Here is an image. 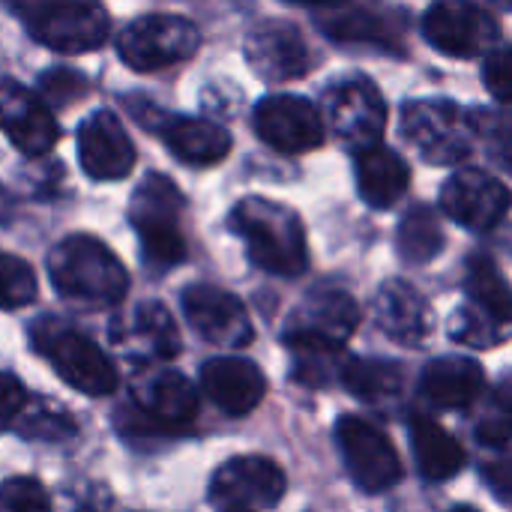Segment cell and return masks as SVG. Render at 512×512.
<instances>
[{
  "instance_id": "cell-1",
  "label": "cell",
  "mask_w": 512,
  "mask_h": 512,
  "mask_svg": "<svg viewBox=\"0 0 512 512\" xmlns=\"http://www.w3.org/2000/svg\"><path fill=\"white\" fill-rule=\"evenodd\" d=\"M231 231L246 243L249 261L264 273L294 279L309 267V246L300 216L270 198H243L231 216Z\"/></svg>"
},
{
  "instance_id": "cell-2",
  "label": "cell",
  "mask_w": 512,
  "mask_h": 512,
  "mask_svg": "<svg viewBox=\"0 0 512 512\" xmlns=\"http://www.w3.org/2000/svg\"><path fill=\"white\" fill-rule=\"evenodd\" d=\"M48 279L60 297L84 306H117L129 291L120 258L90 234H72L51 249Z\"/></svg>"
},
{
  "instance_id": "cell-3",
  "label": "cell",
  "mask_w": 512,
  "mask_h": 512,
  "mask_svg": "<svg viewBox=\"0 0 512 512\" xmlns=\"http://www.w3.org/2000/svg\"><path fill=\"white\" fill-rule=\"evenodd\" d=\"M30 342L36 354L54 366L57 378L81 396L102 399L117 390V369L105 357V351L60 318H39L30 327Z\"/></svg>"
},
{
  "instance_id": "cell-4",
  "label": "cell",
  "mask_w": 512,
  "mask_h": 512,
  "mask_svg": "<svg viewBox=\"0 0 512 512\" xmlns=\"http://www.w3.org/2000/svg\"><path fill=\"white\" fill-rule=\"evenodd\" d=\"M468 306L453 315L450 336L474 348H498L512 336V288L489 255H474L465 276Z\"/></svg>"
},
{
  "instance_id": "cell-5",
  "label": "cell",
  "mask_w": 512,
  "mask_h": 512,
  "mask_svg": "<svg viewBox=\"0 0 512 512\" xmlns=\"http://www.w3.org/2000/svg\"><path fill=\"white\" fill-rule=\"evenodd\" d=\"M183 195L165 174H147L132 195L129 222L141 240L144 264L168 270L186 261V240L180 231Z\"/></svg>"
},
{
  "instance_id": "cell-6",
  "label": "cell",
  "mask_w": 512,
  "mask_h": 512,
  "mask_svg": "<svg viewBox=\"0 0 512 512\" xmlns=\"http://www.w3.org/2000/svg\"><path fill=\"white\" fill-rule=\"evenodd\" d=\"M399 129H402V138L432 165L462 162L477 141L474 117L447 99L408 102L402 108Z\"/></svg>"
},
{
  "instance_id": "cell-7",
  "label": "cell",
  "mask_w": 512,
  "mask_h": 512,
  "mask_svg": "<svg viewBox=\"0 0 512 512\" xmlns=\"http://www.w3.org/2000/svg\"><path fill=\"white\" fill-rule=\"evenodd\" d=\"M21 18L36 42L66 54L96 51L108 39V12L99 0H30Z\"/></svg>"
},
{
  "instance_id": "cell-8",
  "label": "cell",
  "mask_w": 512,
  "mask_h": 512,
  "mask_svg": "<svg viewBox=\"0 0 512 512\" xmlns=\"http://www.w3.org/2000/svg\"><path fill=\"white\" fill-rule=\"evenodd\" d=\"M201 45L198 27L183 15H141L117 36L120 60L135 72H156L189 60Z\"/></svg>"
},
{
  "instance_id": "cell-9",
  "label": "cell",
  "mask_w": 512,
  "mask_h": 512,
  "mask_svg": "<svg viewBox=\"0 0 512 512\" xmlns=\"http://www.w3.org/2000/svg\"><path fill=\"white\" fill-rule=\"evenodd\" d=\"M336 444L348 477L366 495H381L402 480V462L393 441L363 417H342L336 423Z\"/></svg>"
},
{
  "instance_id": "cell-10",
  "label": "cell",
  "mask_w": 512,
  "mask_h": 512,
  "mask_svg": "<svg viewBox=\"0 0 512 512\" xmlns=\"http://www.w3.org/2000/svg\"><path fill=\"white\" fill-rule=\"evenodd\" d=\"M324 120L330 132L354 153L375 147L387 126V105L366 78H342L324 93Z\"/></svg>"
},
{
  "instance_id": "cell-11",
  "label": "cell",
  "mask_w": 512,
  "mask_h": 512,
  "mask_svg": "<svg viewBox=\"0 0 512 512\" xmlns=\"http://www.w3.org/2000/svg\"><path fill=\"white\" fill-rule=\"evenodd\" d=\"M285 495V474L267 456H237L210 480V504L219 512H261Z\"/></svg>"
},
{
  "instance_id": "cell-12",
  "label": "cell",
  "mask_w": 512,
  "mask_h": 512,
  "mask_svg": "<svg viewBox=\"0 0 512 512\" xmlns=\"http://www.w3.org/2000/svg\"><path fill=\"white\" fill-rule=\"evenodd\" d=\"M360 324V309L348 291L318 288L294 312L285 330L288 348H345Z\"/></svg>"
},
{
  "instance_id": "cell-13",
  "label": "cell",
  "mask_w": 512,
  "mask_h": 512,
  "mask_svg": "<svg viewBox=\"0 0 512 512\" xmlns=\"http://www.w3.org/2000/svg\"><path fill=\"white\" fill-rule=\"evenodd\" d=\"M423 36L447 57H477L498 42L501 27L474 0H438L423 15Z\"/></svg>"
},
{
  "instance_id": "cell-14",
  "label": "cell",
  "mask_w": 512,
  "mask_h": 512,
  "mask_svg": "<svg viewBox=\"0 0 512 512\" xmlns=\"http://www.w3.org/2000/svg\"><path fill=\"white\" fill-rule=\"evenodd\" d=\"M132 408L135 423L156 432H171L186 426L198 411V393L192 381L174 369L141 366L132 375Z\"/></svg>"
},
{
  "instance_id": "cell-15",
  "label": "cell",
  "mask_w": 512,
  "mask_h": 512,
  "mask_svg": "<svg viewBox=\"0 0 512 512\" xmlns=\"http://www.w3.org/2000/svg\"><path fill=\"white\" fill-rule=\"evenodd\" d=\"M512 192L480 168L456 171L441 189V210L468 231H492L510 213Z\"/></svg>"
},
{
  "instance_id": "cell-16",
  "label": "cell",
  "mask_w": 512,
  "mask_h": 512,
  "mask_svg": "<svg viewBox=\"0 0 512 512\" xmlns=\"http://www.w3.org/2000/svg\"><path fill=\"white\" fill-rule=\"evenodd\" d=\"M258 138L279 153H306L324 141V117L303 96H264L252 114Z\"/></svg>"
},
{
  "instance_id": "cell-17",
  "label": "cell",
  "mask_w": 512,
  "mask_h": 512,
  "mask_svg": "<svg viewBox=\"0 0 512 512\" xmlns=\"http://www.w3.org/2000/svg\"><path fill=\"white\" fill-rule=\"evenodd\" d=\"M183 315L189 327L210 345L243 348L255 339L246 306L216 285H189L183 291Z\"/></svg>"
},
{
  "instance_id": "cell-18",
  "label": "cell",
  "mask_w": 512,
  "mask_h": 512,
  "mask_svg": "<svg viewBox=\"0 0 512 512\" xmlns=\"http://www.w3.org/2000/svg\"><path fill=\"white\" fill-rule=\"evenodd\" d=\"M111 342L138 366L162 363L180 354V333L162 303H138L111 324Z\"/></svg>"
},
{
  "instance_id": "cell-19",
  "label": "cell",
  "mask_w": 512,
  "mask_h": 512,
  "mask_svg": "<svg viewBox=\"0 0 512 512\" xmlns=\"http://www.w3.org/2000/svg\"><path fill=\"white\" fill-rule=\"evenodd\" d=\"M0 129L24 156H45L60 135L42 96L9 78L0 81Z\"/></svg>"
},
{
  "instance_id": "cell-20",
  "label": "cell",
  "mask_w": 512,
  "mask_h": 512,
  "mask_svg": "<svg viewBox=\"0 0 512 512\" xmlns=\"http://www.w3.org/2000/svg\"><path fill=\"white\" fill-rule=\"evenodd\" d=\"M246 60L270 84L294 81L309 69V45L294 24L264 21L246 36Z\"/></svg>"
},
{
  "instance_id": "cell-21",
  "label": "cell",
  "mask_w": 512,
  "mask_h": 512,
  "mask_svg": "<svg viewBox=\"0 0 512 512\" xmlns=\"http://www.w3.org/2000/svg\"><path fill=\"white\" fill-rule=\"evenodd\" d=\"M78 159L93 180H123L135 165V147L114 111H93L78 129Z\"/></svg>"
},
{
  "instance_id": "cell-22",
  "label": "cell",
  "mask_w": 512,
  "mask_h": 512,
  "mask_svg": "<svg viewBox=\"0 0 512 512\" xmlns=\"http://www.w3.org/2000/svg\"><path fill=\"white\" fill-rule=\"evenodd\" d=\"M201 390L228 417H246L261 405L267 393V378L252 360L216 357L201 366Z\"/></svg>"
},
{
  "instance_id": "cell-23",
  "label": "cell",
  "mask_w": 512,
  "mask_h": 512,
  "mask_svg": "<svg viewBox=\"0 0 512 512\" xmlns=\"http://www.w3.org/2000/svg\"><path fill=\"white\" fill-rule=\"evenodd\" d=\"M375 324L381 333L405 348L423 345L435 327V315L429 300L408 282L390 279L381 285L375 297Z\"/></svg>"
},
{
  "instance_id": "cell-24",
  "label": "cell",
  "mask_w": 512,
  "mask_h": 512,
  "mask_svg": "<svg viewBox=\"0 0 512 512\" xmlns=\"http://www.w3.org/2000/svg\"><path fill=\"white\" fill-rule=\"evenodd\" d=\"M486 390V375L477 360L465 357H441L432 360L420 375V393L444 411L471 408Z\"/></svg>"
},
{
  "instance_id": "cell-25",
  "label": "cell",
  "mask_w": 512,
  "mask_h": 512,
  "mask_svg": "<svg viewBox=\"0 0 512 512\" xmlns=\"http://www.w3.org/2000/svg\"><path fill=\"white\" fill-rule=\"evenodd\" d=\"M159 132L168 150L186 165H216L231 153L228 129L204 117H168Z\"/></svg>"
},
{
  "instance_id": "cell-26",
  "label": "cell",
  "mask_w": 512,
  "mask_h": 512,
  "mask_svg": "<svg viewBox=\"0 0 512 512\" xmlns=\"http://www.w3.org/2000/svg\"><path fill=\"white\" fill-rule=\"evenodd\" d=\"M408 183H411V171H408L405 159L399 153H393L390 147L375 144V147L357 153V189L369 207H375V210L393 207L405 195Z\"/></svg>"
},
{
  "instance_id": "cell-27",
  "label": "cell",
  "mask_w": 512,
  "mask_h": 512,
  "mask_svg": "<svg viewBox=\"0 0 512 512\" xmlns=\"http://www.w3.org/2000/svg\"><path fill=\"white\" fill-rule=\"evenodd\" d=\"M408 432H411V450L417 459V471L423 480L444 483V480H453L456 474H462L468 456H465L462 444L444 426H438L435 420H426V417H414Z\"/></svg>"
},
{
  "instance_id": "cell-28",
  "label": "cell",
  "mask_w": 512,
  "mask_h": 512,
  "mask_svg": "<svg viewBox=\"0 0 512 512\" xmlns=\"http://www.w3.org/2000/svg\"><path fill=\"white\" fill-rule=\"evenodd\" d=\"M396 249L405 264H429L444 249V228L435 210L429 207H411L396 231Z\"/></svg>"
},
{
  "instance_id": "cell-29",
  "label": "cell",
  "mask_w": 512,
  "mask_h": 512,
  "mask_svg": "<svg viewBox=\"0 0 512 512\" xmlns=\"http://www.w3.org/2000/svg\"><path fill=\"white\" fill-rule=\"evenodd\" d=\"M342 387H348L363 402H384L402 390V366L390 360H360L348 357L342 372Z\"/></svg>"
},
{
  "instance_id": "cell-30",
  "label": "cell",
  "mask_w": 512,
  "mask_h": 512,
  "mask_svg": "<svg viewBox=\"0 0 512 512\" xmlns=\"http://www.w3.org/2000/svg\"><path fill=\"white\" fill-rule=\"evenodd\" d=\"M18 435H24L27 441H48V444H57V441H66L75 435V420L66 408H60L57 402L51 399H27L21 417L15 420L12 426Z\"/></svg>"
},
{
  "instance_id": "cell-31",
  "label": "cell",
  "mask_w": 512,
  "mask_h": 512,
  "mask_svg": "<svg viewBox=\"0 0 512 512\" xmlns=\"http://www.w3.org/2000/svg\"><path fill=\"white\" fill-rule=\"evenodd\" d=\"M324 33L339 42H372V45H393V33L387 21L369 12H348L324 21Z\"/></svg>"
},
{
  "instance_id": "cell-32",
  "label": "cell",
  "mask_w": 512,
  "mask_h": 512,
  "mask_svg": "<svg viewBox=\"0 0 512 512\" xmlns=\"http://www.w3.org/2000/svg\"><path fill=\"white\" fill-rule=\"evenodd\" d=\"M36 300V273L27 261L0 252V309H21Z\"/></svg>"
},
{
  "instance_id": "cell-33",
  "label": "cell",
  "mask_w": 512,
  "mask_h": 512,
  "mask_svg": "<svg viewBox=\"0 0 512 512\" xmlns=\"http://www.w3.org/2000/svg\"><path fill=\"white\" fill-rule=\"evenodd\" d=\"M0 512H54L51 498L33 477H12L0 486Z\"/></svg>"
},
{
  "instance_id": "cell-34",
  "label": "cell",
  "mask_w": 512,
  "mask_h": 512,
  "mask_svg": "<svg viewBox=\"0 0 512 512\" xmlns=\"http://www.w3.org/2000/svg\"><path fill=\"white\" fill-rule=\"evenodd\" d=\"M477 126V138H486L489 153L512 171V114L501 111H477L474 117Z\"/></svg>"
},
{
  "instance_id": "cell-35",
  "label": "cell",
  "mask_w": 512,
  "mask_h": 512,
  "mask_svg": "<svg viewBox=\"0 0 512 512\" xmlns=\"http://www.w3.org/2000/svg\"><path fill=\"white\" fill-rule=\"evenodd\" d=\"M39 93L45 96L48 105L63 108L69 102H78L87 93V78L75 69L66 66H54L45 75H39Z\"/></svg>"
},
{
  "instance_id": "cell-36",
  "label": "cell",
  "mask_w": 512,
  "mask_h": 512,
  "mask_svg": "<svg viewBox=\"0 0 512 512\" xmlns=\"http://www.w3.org/2000/svg\"><path fill=\"white\" fill-rule=\"evenodd\" d=\"M477 438L480 444H492V447L512 441V390L492 402V408L477 426Z\"/></svg>"
},
{
  "instance_id": "cell-37",
  "label": "cell",
  "mask_w": 512,
  "mask_h": 512,
  "mask_svg": "<svg viewBox=\"0 0 512 512\" xmlns=\"http://www.w3.org/2000/svg\"><path fill=\"white\" fill-rule=\"evenodd\" d=\"M483 81H486L489 93H495L501 102H512V45L498 48L486 57Z\"/></svg>"
},
{
  "instance_id": "cell-38",
  "label": "cell",
  "mask_w": 512,
  "mask_h": 512,
  "mask_svg": "<svg viewBox=\"0 0 512 512\" xmlns=\"http://www.w3.org/2000/svg\"><path fill=\"white\" fill-rule=\"evenodd\" d=\"M24 405H27L24 384L15 375L0 372V432H6V429L15 426V420L21 417Z\"/></svg>"
},
{
  "instance_id": "cell-39",
  "label": "cell",
  "mask_w": 512,
  "mask_h": 512,
  "mask_svg": "<svg viewBox=\"0 0 512 512\" xmlns=\"http://www.w3.org/2000/svg\"><path fill=\"white\" fill-rule=\"evenodd\" d=\"M483 480L489 483L492 495L512 507V456L507 459H495V462H486L483 468Z\"/></svg>"
},
{
  "instance_id": "cell-40",
  "label": "cell",
  "mask_w": 512,
  "mask_h": 512,
  "mask_svg": "<svg viewBox=\"0 0 512 512\" xmlns=\"http://www.w3.org/2000/svg\"><path fill=\"white\" fill-rule=\"evenodd\" d=\"M9 12H15V15H24V9H27V3L30 0H0Z\"/></svg>"
},
{
  "instance_id": "cell-41",
  "label": "cell",
  "mask_w": 512,
  "mask_h": 512,
  "mask_svg": "<svg viewBox=\"0 0 512 512\" xmlns=\"http://www.w3.org/2000/svg\"><path fill=\"white\" fill-rule=\"evenodd\" d=\"M9 210H12V198L0 189V222H3V219H9Z\"/></svg>"
},
{
  "instance_id": "cell-42",
  "label": "cell",
  "mask_w": 512,
  "mask_h": 512,
  "mask_svg": "<svg viewBox=\"0 0 512 512\" xmlns=\"http://www.w3.org/2000/svg\"><path fill=\"white\" fill-rule=\"evenodd\" d=\"M288 3H300V6H336L342 0H288Z\"/></svg>"
},
{
  "instance_id": "cell-43",
  "label": "cell",
  "mask_w": 512,
  "mask_h": 512,
  "mask_svg": "<svg viewBox=\"0 0 512 512\" xmlns=\"http://www.w3.org/2000/svg\"><path fill=\"white\" fill-rule=\"evenodd\" d=\"M453 512H480V510H474V507H456Z\"/></svg>"
},
{
  "instance_id": "cell-44",
  "label": "cell",
  "mask_w": 512,
  "mask_h": 512,
  "mask_svg": "<svg viewBox=\"0 0 512 512\" xmlns=\"http://www.w3.org/2000/svg\"><path fill=\"white\" fill-rule=\"evenodd\" d=\"M495 3H501V6H512V0H495Z\"/></svg>"
}]
</instances>
